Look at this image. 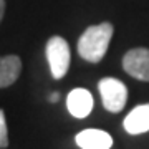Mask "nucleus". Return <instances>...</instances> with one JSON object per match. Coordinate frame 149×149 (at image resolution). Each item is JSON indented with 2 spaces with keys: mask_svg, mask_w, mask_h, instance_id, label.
<instances>
[{
  "mask_svg": "<svg viewBox=\"0 0 149 149\" xmlns=\"http://www.w3.org/2000/svg\"><path fill=\"white\" fill-rule=\"evenodd\" d=\"M113 32H114V28L109 22H103L100 25L88 27L81 33V37L78 38V43H76L80 56L90 63L101 61L108 52L109 42L113 38Z\"/></svg>",
  "mask_w": 149,
  "mask_h": 149,
  "instance_id": "nucleus-1",
  "label": "nucleus"
},
{
  "mask_svg": "<svg viewBox=\"0 0 149 149\" xmlns=\"http://www.w3.org/2000/svg\"><path fill=\"white\" fill-rule=\"evenodd\" d=\"M45 52H47V60L52 76L55 80H61L65 74L68 73L70 60H71L68 42L61 37H52L47 42Z\"/></svg>",
  "mask_w": 149,
  "mask_h": 149,
  "instance_id": "nucleus-2",
  "label": "nucleus"
},
{
  "mask_svg": "<svg viewBox=\"0 0 149 149\" xmlns=\"http://www.w3.org/2000/svg\"><path fill=\"white\" fill-rule=\"evenodd\" d=\"M98 91L101 96L104 109L109 113H119L128 101V88L121 80L116 78H103L98 83Z\"/></svg>",
  "mask_w": 149,
  "mask_h": 149,
  "instance_id": "nucleus-3",
  "label": "nucleus"
},
{
  "mask_svg": "<svg viewBox=\"0 0 149 149\" xmlns=\"http://www.w3.org/2000/svg\"><path fill=\"white\" fill-rule=\"evenodd\" d=\"M123 70L139 81H149V48H133L123 56Z\"/></svg>",
  "mask_w": 149,
  "mask_h": 149,
  "instance_id": "nucleus-4",
  "label": "nucleus"
},
{
  "mask_svg": "<svg viewBox=\"0 0 149 149\" xmlns=\"http://www.w3.org/2000/svg\"><path fill=\"white\" fill-rule=\"evenodd\" d=\"M93 106H95V100L86 88H74L66 96V108H68L70 114L78 119L90 116Z\"/></svg>",
  "mask_w": 149,
  "mask_h": 149,
  "instance_id": "nucleus-5",
  "label": "nucleus"
},
{
  "mask_svg": "<svg viewBox=\"0 0 149 149\" xmlns=\"http://www.w3.org/2000/svg\"><path fill=\"white\" fill-rule=\"evenodd\" d=\"M74 143L81 149H111V134L103 129H83L74 136Z\"/></svg>",
  "mask_w": 149,
  "mask_h": 149,
  "instance_id": "nucleus-6",
  "label": "nucleus"
},
{
  "mask_svg": "<svg viewBox=\"0 0 149 149\" xmlns=\"http://www.w3.org/2000/svg\"><path fill=\"white\" fill-rule=\"evenodd\" d=\"M124 131L129 134H144L149 131V103L146 104H139V106L133 108L128 113V116L123 121Z\"/></svg>",
  "mask_w": 149,
  "mask_h": 149,
  "instance_id": "nucleus-7",
  "label": "nucleus"
},
{
  "mask_svg": "<svg viewBox=\"0 0 149 149\" xmlns=\"http://www.w3.org/2000/svg\"><path fill=\"white\" fill-rule=\"evenodd\" d=\"M22 73V60L17 55L0 56V88H8Z\"/></svg>",
  "mask_w": 149,
  "mask_h": 149,
  "instance_id": "nucleus-8",
  "label": "nucleus"
},
{
  "mask_svg": "<svg viewBox=\"0 0 149 149\" xmlns=\"http://www.w3.org/2000/svg\"><path fill=\"white\" fill-rule=\"evenodd\" d=\"M8 146V129H7V121H5V113L0 109V148Z\"/></svg>",
  "mask_w": 149,
  "mask_h": 149,
  "instance_id": "nucleus-9",
  "label": "nucleus"
},
{
  "mask_svg": "<svg viewBox=\"0 0 149 149\" xmlns=\"http://www.w3.org/2000/svg\"><path fill=\"white\" fill-rule=\"evenodd\" d=\"M48 100H50V101L52 103H56L60 100V93L58 91H55V93H52V95H50V98H48Z\"/></svg>",
  "mask_w": 149,
  "mask_h": 149,
  "instance_id": "nucleus-10",
  "label": "nucleus"
},
{
  "mask_svg": "<svg viewBox=\"0 0 149 149\" xmlns=\"http://www.w3.org/2000/svg\"><path fill=\"white\" fill-rule=\"evenodd\" d=\"M3 13H5V0H0V22L3 18Z\"/></svg>",
  "mask_w": 149,
  "mask_h": 149,
  "instance_id": "nucleus-11",
  "label": "nucleus"
}]
</instances>
